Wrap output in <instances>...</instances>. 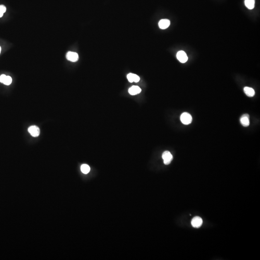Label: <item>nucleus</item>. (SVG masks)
Returning a JSON list of instances; mask_svg holds the SVG:
<instances>
[{"label":"nucleus","instance_id":"1","mask_svg":"<svg viewBox=\"0 0 260 260\" xmlns=\"http://www.w3.org/2000/svg\"><path fill=\"white\" fill-rule=\"evenodd\" d=\"M180 120L183 124L188 125L192 122V117L190 114L187 112H184L181 115Z\"/></svg>","mask_w":260,"mask_h":260},{"label":"nucleus","instance_id":"2","mask_svg":"<svg viewBox=\"0 0 260 260\" xmlns=\"http://www.w3.org/2000/svg\"><path fill=\"white\" fill-rule=\"evenodd\" d=\"M162 157L164 159V164H165V165H169L173 159L172 155L168 151L164 152V153L162 154Z\"/></svg>","mask_w":260,"mask_h":260},{"label":"nucleus","instance_id":"3","mask_svg":"<svg viewBox=\"0 0 260 260\" xmlns=\"http://www.w3.org/2000/svg\"><path fill=\"white\" fill-rule=\"evenodd\" d=\"M28 132L33 137H36L40 135V130L39 128L36 126H31L28 129Z\"/></svg>","mask_w":260,"mask_h":260},{"label":"nucleus","instance_id":"4","mask_svg":"<svg viewBox=\"0 0 260 260\" xmlns=\"http://www.w3.org/2000/svg\"><path fill=\"white\" fill-rule=\"evenodd\" d=\"M203 220L202 218L198 216H196L192 219L191 224L195 228H199L202 224Z\"/></svg>","mask_w":260,"mask_h":260},{"label":"nucleus","instance_id":"5","mask_svg":"<svg viewBox=\"0 0 260 260\" xmlns=\"http://www.w3.org/2000/svg\"><path fill=\"white\" fill-rule=\"evenodd\" d=\"M177 59L180 62L182 63H185L188 61V57L187 56L186 53L183 51H180L177 53Z\"/></svg>","mask_w":260,"mask_h":260},{"label":"nucleus","instance_id":"6","mask_svg":"<svg viewBox=\"0 0 260 260\" xmlns=\"http://www.w3.org/2000/svg\"><path fill=\"white\" fill-rule=\"evenodd\" d=\"M66 58L68 60L71 62H76L79 59V56L77 53L72 52H68L66 55Z\"/></svg>","mask_w":260,"mask_h":260},{"label":"nucleus","instance_id":"7","mask_svg":"<svg viewBox=\"0 0 260 260\" xmlns=\"http://www.w3.org/2000/svg\"><path fill=\"white\" fill-rule=\"evenodd\" d=\"M241 124L244 127H248L250 125V116L248 114H245L242 115L240 119Z\"/></svg>","mask_w":260,"mask_h":260},{"label":"nucleus","instance_id":"8","mask_svg":"<svg viewBox=\"0 0 260 260\" xmlns=\"http://www.w3.org/2000/svg\"><path fill=\"white\" fill-rule=\"evenodd\" d=\"M170 21L169 20L164 19L159 21V27L162 29H167L169 27Z\"/></svg>","mask_w":260,"mask_h":260},{"label":"nucleus","instance_id":"9","mask_svg":"<svg viewBox=\"0 0 260 260\" xmlns=\"http://www.w3.org/2000/svg\"><path fill=\"white\" fill-rule=\"evenodd\" d=\"M127 79L130 82H138L140 80V77L136 74L129 73L127 75Z\"/></svg>","mask_w":260,"mask_h":260},{"label":"nucleus","instance_id":"10","mask_svg":"<svg viewBox=\"0 0 260 260\" xmlns=\"http://www.w3.org/2000/svg\"><path fill=\"white\" fill-rule=\"evenodd\" d=\"M141 92V88L137 86H133L129 89V92L132 95H136L140 93Z\"/></svg>","mask_w":260,"mask_h":260},{"label":"nucleus","instance_id":"11","mask_svg":"<svg viewBox=\"0 0 260 260\" xmlns=\"http://www.w3.org/2000/svg\"><path fill=\"white\" fill-rule=\"evenodd\" d=\"M244 92H245V94L249 97H253L255 94L254 90L253 88L249 87H244Z\"/></svg>","mask_w":260,"mask_h":260},{"label":"nucleus","instance_id":"12","mask_svg":"<svg viewBox=\"0 0 260 260\" xmlns=\"http://www.w3.org/2000/svg\"><path fill=\"white\" fill-rule=\"evenodd\" d=\"M245 5L248 9H253L255 6V0H245Z\"/></svg>","mask_w":260,"mask_h":260},{"label":"nucleus","instance_id":"13","mask_svg":"<svg viewBox=\"0 0 260 260\" xmlns=\"http://www.w3.org/2000/svg\"><path fill=\"white\" fill-rule=\"evenodd\" d=\"M80 170L82 173L84 174H87L90 171V168L89 165H87V164H83L81 166Z\"/></svg>","mask_w":260,"mask_h":260},{"label":"nucleus","instance_id":"14","mask_svg":"<svg viewBox=\"0 0 260 260\" xmlns=\"http://www.w3.org/2000/svg\"><path fill=\"white\" fill-rule=\"evenodd\" d=\"M12 78L9 76H6V78L5 79V82H3V83L6 85H9L12 83Z\"/></svg>","mask_w":260,"mask_h":260},{"label":"nucleus","instance_id":"15","mask_svg":"<svg viewBox=\"0 0 260 260\" xmlns=\"http://www.w3.org/2000/svg\"><path fill=\"white\" fill-rule=\"evenodd\" d=\"M6 11V8L5 6H4L3 5H0V12L3 13H5Z\"/></svg>","mask_w":260,"mask_h":260},{"label":"nucleus","instance_id":"16","mask_svg":"<svg viewBox=\"0 0 260 260\" xmlns=\"http://www.w3.org/2000/svg\"><path fill=\"white\" fill-rule=\"evenodd\" d=\"M6 76L4 74L1 76H0V82L2 83H3V82H5V79L6 78Z\"/></svg>","mask_w":260,"mask_h":260},{"label":"nucleus","instance_id":"17","mask_svg":"<svg viewBox=\"0 0 260 260\" xmlns=\"http://www.w3.org/2000/svg\"><path fill=\"white\" fill-rule=\"evenodd\" d=\"M3 13L0 12V17H2L3 16Z\"/></svg>","mask_w":260,"mask_h":260},{"label":"nucleus","instance_id":"18","mask_svg":"<svg viewBox=\"0 0 260 260\" xmlns=\"http://www.w3.org/2000/svg\"><path fill=\"white\" fill-rule=\"evenodd\" d=\"M1 48L0 47V53H1Z\"/></svg>","mask_w":260,"mask_h":260}]
</instances>
